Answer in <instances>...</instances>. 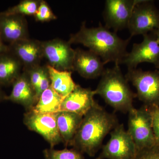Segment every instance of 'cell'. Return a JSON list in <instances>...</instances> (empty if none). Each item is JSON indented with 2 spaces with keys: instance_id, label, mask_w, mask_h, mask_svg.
<instances>
[{
  "instance_id": "cell-16",
  "label": "cell",
  "mask_w": 159,
  "mask_h": 159,
  "mask_svg": "<svg viewBox=\"0 0 159 159\" xmlns=\"http://www.w3.org/2000/svg\"><path fill=\"white\" fill-rule=\"evenodd\" d=\"M11 93L5 100L23 106L26 111L31 110L37 102L36 92L26 72L23 70L12 84Z\"/></svg>"
},
{
  "instance_id": "cell-28",
  "label": "cell",
  "mask_w": 159,
  "mask_h": 159,
  "mask_svg": "<svg viewBox=\"0 0 159 159\" xmlns=\"http://www.w3.org/2000/svg\"><path fill=\"white\" fill-rule=\"evenodd\" d=\"M8 51V46L4 43L0 34V54Z\"/></svg>"
},
{
  "instance_id": "cell-30",
  "label": "cell",
  "mask_w": 159,
  "mask_h": 159,
  "mask_svg": "<svg viewBox=\"0 0 159 159\" xmlns=\"http://www.w3.org/2000/svg\"><path fill=\"white\" fill-rule=\"evenodd\" d=\"M6 97V96L4 93L3 91L1 89V87H0V102L3 101V100H5Z\"/></svg>"
},
{
  "instance_id": "cell-5",
  "label": "cell",
  "mask_w": 159,
  "mask_h": 159,
  "mask_svg": "<svg viewBox=\"0 0 159 159\" xmlns=\"http://www.w3.org/2000/svg\"><path fill=\"white\" fill-rule=\"evenodd\" d=\"M137 90L136 96L144 105L159 107V70L144 71L141 69H128L125 75Z\"/></svg>"
},
{
  "instance_id": "cell-22",
  "label": "cell",
  "mask_w": 159,
  "mask_h": 159,
  "mask_svg": "<svg viewBox=\"0 0 159 159\" xmlns=\"http://www.w3.org/2000/svg\"><path fill=\"white\" fill-rule=\"evenodd\" d=\"M43 154L45 159H84L83 153L74 148L56 150L50 148L44 149Z\"/></svg>"
},
{
  "instance_id": "cell-25",
  "label": "cell",
  "mask_w": 159,
  "mask_h": 159,
  "mask_svg": "<svg viewBox=\"0 0 159 159\" xmlns=\"http://www.w3.org/2000/svg\"><path fill=\"white\" fill-rule=\"evenodd\" d=\"M51 85V79L50 75L47 65L43 66L42 74L40 81L39 87L36 93V98L38 101L41 95L47 89H48ZM37 103V102H36Z\"/></svg>"
},
{
  "instance_id": "cell-8",
  "label": "cell",
  "mask_w": 159,
  "mask_h": 159,
  "mask_svg": "<svg viewBox=\"0 0 159 159\" xmlns=\"http://www.w3.org/2000/svg\"><path fill=\"white\" fill-rule=\"evenodd\" d=\"M56 114H40L30 110L24 114V123L29 130L39 134L50 144V148L62 142L57 128Z\"/></svg>"
},
{
  "instance_id": "cell-24",
  "label": "cell",
  "mask_w": 159,
  "mask_h": 159,
  "mask_svg": "<svg viewBox=\"0 0 159 159\" xmlns=\"http://www.w3.org/2000/svg\"><path fill=\"white\" fill-rule=\"evenodd\" d=\"M43 70V66L40 65L23 70L28 75L31 85L36 92V95L39 87Z\"/></svg>"
},
{
  "instance_id": "cell-14",
  "label": "cell",
  "mask_w": 159,
  "mask_h": 159,
  "mask_svg": "<svg viewBox=\"0 0 159 159\" xmlns=\"http://www.w3.org/2000/svg\"><path fill=\"white\" fill-rule=\"evenodd\" d=\"M101 58L93 52L79 48L75 50L73 70L86 79H95L102 76L105 68Z\"/></svg>"
},
{
  "instance_id": "cell-2",
  "label": "cell",
  "mask_w": 159,
  "mask_h": 159,
  "mask_svg": "<svg viewBox=\"0 0 159 159\" xmlns=\"http://www.w3.org/2000/svg\"><path fill=\"white\" fill-rule=\"evenodd\" d=\"M118 124L116 116L109 113L96 102L84 116L70 146L82 153L93 157L107 135Z\"/></svg>"
},
{
  "instance_id": "cell-19",
  "label": "cell",
  "mask_w": 159,
  "mask_h": 159,
  "mask_svg": "<svg viewBox=\"0 0 159 159\" xmlns=\"http://www.w3.org/2000/svg\"><path fill=\"white\" fill-rule=\"evenodd\" d=\"M51 79V87L59 96L65 98L76 87L72 77V72L60 71L47 65Z\"/></svg>"
},
{
  "instance_id": "cell-26",
  "label": "cell",
  "mask_w": 159,
  "mask_h": 159,
  "mask_svg": "<svg viewBox=\"0 0 159 159\" xmlns=\"http://www.w3.org/2000/svg\"><path fill=\"white\" fill-rule=\"evenodd\" d=\"M135 159H159V146L139 151Z\"/></svg>"
},
{
  "instance_id": "cell-7",
  "label": "cell",
  "mask_w": 159,
  "mask_h": 159,
  "mask_svg": "<svg viewBox=\"0 0 159 159\" xmlns=\"http://www.w3.org/2000/svg\"><path fill=\"white\" fill-rule=\"evenodd\" d=\"M130 38L159 29V10L153 1L142 0L136 5L129 23Z\"/></svg>"
},
{
  "instance_id": "cell-18",
  "label": "cell",
  "mask_w": 159,
  "mask_h": 159,
  "mask_svg": "<svg viewBox=\"0 0 159 159\" xmlns=\"http://www.w3.org/2000/svg\"><path fill=\"white\" fill-rule=\"evenodd\" d=\"M23 70L21 63L9 51L0 54V86L12 84Z\"/></svg>"
},
{
  "instance_id": "cell-13",
  "label": "cell",
  "mask_w": 159,
  "mask_h": 159,
  "mask_svg": "<svg viewBox=\"0 0 159 159\" xmlns=\"http://www.w3.org/2000/svg\"><path fill=\"white\" fill-rule=\"evenodd\" d=\"M0 34L3 41L9 43V45L29 39L25 16L0 12Z\"/></svg>"
},
{
  "instance_id": "cell-15",
  "label": "cell",
  "mask_w": 159,
  "mask_h": 159,
  "mask_svg": "<svg viewBox=\"0 0 159 159\" xmlns=\"http://www.w3.org/2000/svg\"><path fill=\"white\" fill-rule=\"evenodd\" d=\"M95 91L77 84L74 90L64 98L61 111L75 113L84 116L96 104Z\"/></svg>"
},
{
  "instance_id": "cell-17",
  "label": "cell",
  "mask_w": 159,
  "mask_h": 159,
  "mask_svg": "<svg viewBox=\"0 0 159 159\" xmlns=\"http://www.w3.org/2000/svg\"><path fill=\"white\" fill-rule=\"evenodd\" d=\"M57 128L62 143L70 146L82 122L83 116L75 113L60 111L56 113Z\"/></svg>"
},
{
  "instance_id": "cell-12",
  "label": "cell",
  "mask_w": 159,
  "mask_h": 159,
  "mask_svg": "<svg viewBox=\"0 0 159 159\" xmlns=\"http://www.w3.org/2000/svg\"><path fill=\"white\" fill-rule=\"evenodd\" d=\"M8 51L21 63L23 69L40 65L43 56L42 41L37 40H21L8 45Z\"/></svg>"
},
{
  "instance_id": "cell-10",
  "label": "cell",
  "mask_w": 159,
  "mask_h": 159,
  "mask_svg": "<svg viewBox=\"0 0 159 159\" xmlns=\"http://www.w3.org/2000/svg\"><path fill=\"white\" fill-rule=\"evenodd\" d=\"M143 36L142 42L134 44L131 51L128 52L122 64H125L128 69H135L141 63H150L158 69L159 43L151 32Z\"/></svg>"
},
{
  "instance_id": "cell-9",
  "label": "cell",
  "mask_w": 159,
  "mask_h": 159,
  "mask_svg": "<svg viewBox=\"0 0 159 159\" xmlns=\"http://www.w3.org/2000/svg\"><path fill=\"white\" fill-rule=\"evenodd\" d=\"M68 42L55 39L42 41L43 56L48 65L60 71H74L75 50Z\"/></svg>"
},
{
  "instance_id": "cell-1",
  "label": "cell",
  "mask_w": 159,
  "mask_h": 159,
  "mask_svg": "<svg viewBox=\"0 0 159 159\" xmlns=\"http://www.w3.org/2000/svg\"><path fill=\"white\" fill-rule=\"evenodd\" d=\"M130 39H122L100 23L96 28H88L84 22L79 31L71 35L68 42L88 48L101 58L104 65L112 62L119 65L128 53L126 49Z\"/></svg>"
},
{
  "instance_id": "cell-4",
  "label": "cell",
  "mask_w": 159,
  "mask_h": 159,
  "mask_svg": "<svg viewBox=\"0 0 159 159\" xmlns=\"http://www.w3.org/2000/svg\"><path fill=\"white\" fill-rule=\"evenodd\" d=\"M138 151L157 145L152 128L151 108L144 105L129 112L128 129Z\"/></svg>"
},
{
  "instance_id": "cell-31",
  "label": "cell",
  "mask_w": 159,
  "mask_h": 159,
  "mask_svg": "<svg viewBox=\"0 0 159 159\" xmlns=\"http://www.w3.org/2000/svg\"><path fill=\"white\" fill-rule=\"evenodd\" d=\"M157 70H159V68L158 69H157Z\"/></svg>"
},
{
  "instance_id": "cell-3",
  "label": "cell",
  "mask_w": 159,
  "mask_h": 159,
  "mask_svg": "<svg viewBox=\"0 0 159 159\" xmlns=\"http://www.w3.org/2000/svg\"><path fill=\"white\" fill-rule=\"evenodd\" d=\"M97 89L94 90L109 105L116 111H129L135 95L130 89L128 81L123 76L119 65L105 69Z\"/></svg>"
},
{
  "instance_id": "cell-29",
  "label": "cell",
  "mask_w": 159,
  "mask_h": 159,
  "mask_svg": "<svg viewBox=\"0 0 159 159\" xmlns=\"http://www.w3.org/2000/svg\"><path fill=\"white\" fill-rule=\"evenodd\" d=\"M151 33H152L154 35L156 38L157 39V40L158 42L159 43V29L154 30L153 31L151 32Z\"/></svg>"
},
{
  "instance_id": "cell-23",
  "label": "cell",
  "mask_w": 159,
  "mask_h": 159,
  "mask_svg": "<svg viewBox=\"0 0 159 159\" xmlns=\"http://www.w3.org/2000/svg\"><path fill=\"white\" fill-rule=\"evenodd\" d=\"M34 16L36 21L41 22L50 21L57 19V16L53 13L48 4L43 0H41L37 12Z\"/></svg>"
},
{
  "instance_id": "cell-27",
  "label": "cell",
  "mask_w": 159,
  "mask_h": 159,
  "mask_svg": "<svg viewBox=\"0 0 159 159\" xmlns=\"http://www.w3.org/2000/svg\"><path fill=\"white\" fill-rule=\"evenodd\" d=\"M152 117V128L157 145L159 146V107H151Z\"/></svg>"
},
{
  "instance_id": "cell-11",
  "label": "cell",
  "mask_w": 159,
  "mask_h": 159,
  "mask_svg": "<svg viewBox=\"0 0 159 159\" xmlns=\"http://www.w3.org/2000/svg\"><path fill=\"white\" fill-rule=\"evenodd\" d=\"M142 0H107L103 16L105 27L116 32L128 28L135 6Z\"/></svg>"
},
{
  "instance_id": "cell-20",
  "label": "cell",
  "mask_w": 159,
  "mask_h": 159,
  "mask_svg": "<svg viewBox=\"0 0 159 159\" xmlns=\"http://www.w3.org/2000/svg\"><path fill=\"white\" fill-rule=\"evenodd\" d=\"M63 99L50 86L42 93L37 103L31 110L37 113H57L61 111Z\"/></svg>"
},
{
  "instance_id": "cell-21",
  "label": "cell",
  "mask_w": 159,
  "mask_h": 159,
  "mask_svg": "<svg viewBox=\"0 0 159 159\" xmlns=\"http://www.w3.org/2000/svg\"><path fill=\"white\" fill-rule=\"evenodd\" d=\"M41 0H24L16 6L4 11L8 14L34 16L37 12Z\"/></svg>"
},
{
  "instance_id": "cell-6",
  "label": "cell",
  "mask_w": 159,
  "mask_h": 159,
  "mask_svg": "<svg viewBox=\"0 0 159 159\" xmlns=\"http://www.w3.org/2000/svg\"><path fill=\"white\" fill-rule=\"evenodd\" d=\"M138 150L123 124H118L111 132V138L95 159H135Z\"/></svg>"
}]
</instances>
